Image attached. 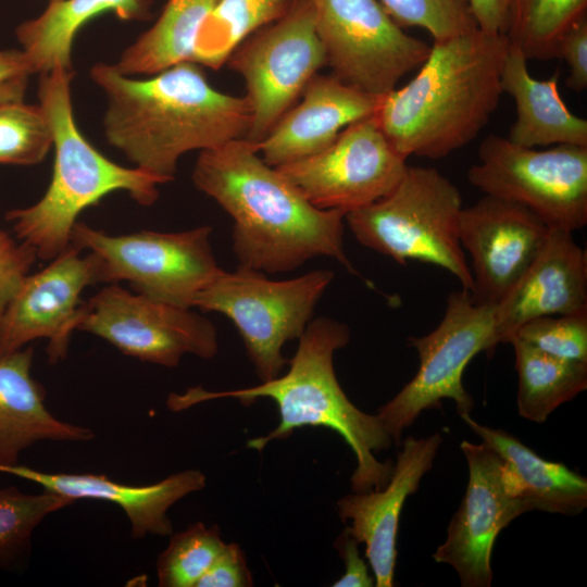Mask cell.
I'll return each mask as SVG.
<instances>
[{
    "label": "cell",
    "instance_id": "e575fe53",
    "mask_svg": "<svg viewBox=\"0 0 587 587\" xmlns=\"http://www.w3.org/2000/svg\"><path fill=\"white\" fill-rule=\"evenodd\" d=\"M36 259L34 249L0 229V326L12 298Z\"/></svg>",
    "mask_w": 587,
    "mask_h": 587
},
{
    "label": "cell",
    "instance_id": "ba28073f",
    "mask_svg": "<svg viewBox=\"0 0 587 587\" xmlns=\"http://www.w3.org/2000/svg\"><path fill=\"white\" fill-rule=\"evenodd\" d=\"M211 233L204 225L114 236L76 222L71 245L93 255L99 283L128 282L135 292L192 309L196 296L223 270L213 254Z\"/></svg>",
    "mask_w": 587,
    "mask_h": 587
},
{
    "label": "cell",
    "instance_id": "836d02e7",
    "mask_svg": "<svg viewBox=\"0 0 587 587\" xmlns=\"http://www.w3.org/2000/svg\"><path fill=\"white\" fill-rule=\"evenodd\" d=\"M514 337L549 355L587 363V313L537 317Z\"/></svg>",
    "mask_w": 587,
    "mask_h": 587
},
{
    "label": "cell",
    "instance_id": "ac0fdd59",
    "mask_svg": "<svg viewBox=\"0 0 587 587\" xmlns=\"http://www.w3.org/2000/svg\"><path fill=\"white\" fill-rule=\"evenodd\" d=\"M442 440L440 433L419 439L407 437L383 488L347 495L337 502L340 519L351 522L346 528L359 544L365 545L376 587L394 586L402 508L432 469Z\"/></svg>",
    "mask_w": 587,
    "mask_h": 587
},
{
    "label": "cell",
    "instance_id": "8d00e7d4",
    "mask_svg": "<svg viewBox=\"0 0 587 587\" xmlns=\"http://www.w3.org/2000/svg\"><path fill=\"white\" fill-rule=\"evenodd\" d=\"M252 585V574L242 549L237 544H226L196 587H249Z\"/></svg>",
    "mask_w": 587,
    "mask_h": 587
},
{
    "label": "cell",
    "instance_id": "2e32d148",
    "mask_svg": "<svg viewBox=\"0 0 587 587\" xmlns=\"http://www.w3.org/2000/svg\"><path fill=\"white\" fill-rule=\"evenodd\" d=\"M99 283L93 255L70 246L41 271L27 274L12 298L0 326V355L36 339L48 341L50 363L67 354L72 333L83 313L80 295Z\"/></svg>",
    "mask_w": 587,
    "mask_h": 587
},
{
    "label": "cell",
    "instance_id": "6da1fadb",
    "mask_svg": "<svg viewBox=\"0 0 587 587\" xmlns=\"http://www.w3.org/2000/svg\"><path fill=\"white\" fill-rule=\"evenodd\" d=\"M90 77L105 97L107 141L161 184L174 178L185 153L246 138L250 126L247 98L214 89L195 62L143 79L100 62Z\"/></svg>",
    "mask_w": 587,
    "mask_h": 587
},
{
    "label": "cell",
    "instance_id": "277c9868",
    "mask_svg": "<svg viewBox=\"0 0 587 587\" xmlns=\"http://www.w3.org/2000/svg\"><path fill=\"white\" fill-rule=\"evenodd\" d=\"M349 340L350 329L345 323L329 317L312 320L299 338L298 349L285 375L243 389L207 391L192 388L183 395L173 394L167 400L168 408L180 411L221 398H234L247 405L259 398L272 399L279 411L278 425L268 434L250 439L247 447L262 451L272 440L285 439L298 428L326 427L338 433L355 455L352 490L380 489L388 483L394 463L379 462L375 454L390 448L394 440L378 416L358 409L338 383L334 353Z\"/></svg>",
    "mask_w": 587,
    "mask_h": 587
},
{
    "label": "cell",
    "instance_id": "f1b7e54d",
    "mask_svg": "<svg viewBox=\"0 0 587 587\" xmlns=\"http://www.w3.org/2000/svg\"><path fill=\"white\" fill-rule=\"evenodd\" d=\"M587 0H514L505 36L527 61L555 58L563 34L586 15Z\"/></svg>",
    "mask_w": 587,
    "mask_h": 587
},
{
    "label": "cell",
    "instance_id": "3957f363",
    "mask_svg": "<svg viewBox=\"0 0 587 587\" xmlns=\"http://www.w3.org/2000/svg\"><path fill=\"white\" fill-rule=\"evenodd\" d=\"M509 48L478 28L434 40L417 74L383 96L378 124L405 159H440L474 140L497 110Z\"/></svg>",
    "mask_w": 587,
    "mask_h": 587
},
{
    "label": "cell",
    "instance_id": "52a82bcc",
    "mask_svg": "<svg viewBox=\"0 0 587 587\" xmlns=\"http://www.w3.org/2000/svg\"><path fill=\"white\" fill-rule=\"evenodd\" d=\"M334 278L314 270L286 280L239 265L222 270L195 298L192 308L227 316L236 326L262 382L277 377L287 363L284 345L299 339L312 321L316 303Z\"/></svg>",
    "mask_w": 587,
    "mask_h": 587
},
{
    "label": "cell",
    "instance_id": "9a60e30c",
    "mask_svg": "<svg viewBox=\"0 0 587 587\" xmlns=\"http://www.w3.org/2000/svg\"><path fill=\"white\" fill-rule=\"evenodd\" d=\"M460 448L469 466L467 486L448 526L447 538L433 559L450 565L462 587H489L491 552L499 533L530 509L505 489L502 459L494 449L466 440Z\"/></svg>",
    "mask_w": 587,
    "mask_h": 587
},
{
    "label": "cell",
    "instance_id": "5bb4252c",
    "mask_svg": "<svg viewBox=\"0 0 587 587\" xmlns=\"http://www.w3.org/2000/svg\"><path fill=\"white\" fill-rule=\"evenodd\" d=\"M405 161L374 114L347 126L324 150L276 168L314 207L347 214L391 191Z\"/></svg>",
    "mask_w": 587,
    "mask_h": 587
},
{
    "label": "cell",
    "instance_id": "44dd1931",
    "mask_svg": "<svg viewBox=\"0 0 587 587\" xmlns=\"http://www.w3.org/2000/svg\"><path fill=\"white\" fill-rule=\"evenodd\" d=\"M11 474L38 484L43 490L74 499H96L118 505L130 524L133 539L147 535L168 536L173 525L170 508L191 492L205 487L207 477L199 470H186L145 486L124 485L101 474L47 473L22 464L0 466Z\"/></svg>",
    "mask_w": 587,
    "mask_h": 587
},
{
    "label": "cell",
    "instance_id": "9c48e42d",
    "mask_svg": "<svg viewBox=\"0 0 587 587\" xmlns=\"http://www.w3.org/2000/svg\"><path fill=\"white\" fill-rule=\"evenodd\" d=\"M420 358L414 377L376 414L394 440L420 414L439 408L441 400L455 402L459 415L471 414L472 396L462 383L463 372L479 352L492 354L500 342L495 323V304L475 302L465 289L452 292L445 314L427 335L409 337Z\"/></svg>",
    "mask_w": 587,
    "mask_h": 587
},
{
    "label": "cell",
    "instance_id": "7402d4cb",
    "mask_svg": "<svg viewBox=\"0 0 587 587\" xmlns=\"http://www.w3.org/2000/svg\"><path fill=\"white\" fill-rule=\"evenodd\" d=\"M34 349L24 347L0 355V466L18 464L36 442L89 441L93 432L64 422L45 404V389L32 376Z\"/></svg>",
    "mask_w": 587,
    "mask_h": 587
},
{
    "label": "cell",
    "instance_id": "4316f807",
    "mask_svg": "<svg viewBox=\"0 0 587 587\" xmlns=\"http://www.w3.org/2000/svg\"><path fill=\"white\" fill-rule=\"evenodd\" d=\"M519 376L517 411L528 421L544 423L561 404L587 388V363L549 355L519 338L510 342Z\"/></svg>",
    "mask_w": 587,
    "mask_h": 587
},
{
    "label": "cell",
    "instance_id": "d4e9b609",
    "mask_svg": "<svg viewBox=\"0 0 587 587\" xmlns=\"http://www.w3.org/2000/svg\"><path fill=\"white\" fill-rule=\"evenodd\" d=\"M151 0H63L50 2L37 17L15 30L21 50L33 74L57 67L72 68V48L78 30L91 18L113 12L124 21H140L149 15Z\"/></svg>",
    "mask_w": 587,
    "mask_h": 587
},
{
    "label": "cell",
    "instance_id": "74e56055",
    "mask_svg": "<svg viewBox=\"0 0 587 587\" xmlns=\"http://www.w3.org/2000/svg\"><path fill=\"white\" fill-rule=\"evenodd\" d=\"M30 75L21 49H0V102L24 99Z\"/></svg>",
    "mask_w": 587,
    "mask_h": 587
},
{
    "label": "cell",
    "instance_id": "83f0119b",
    "mask_svg": "<svg viewBox=\"0 0 587 587\" xmlns=\"http://www.w3.org/2000/svg\"><path fill=\"white\" fill-rule=\"evenodd\" d=\"M295 0H217L202 23L192 62L220 68L249 36L283 17Z\"/></svg>",
    "mask_w": 587,
    "mask_h": 587
},
{
    "label": "cell",
    "instance_id": "30bf717a",
    "mask_svg": "<svg viewBox=\"0 0 587 587\" xmlns=\"http://www.w3.org/2000/svg\"><path fill=\"white\" fill-rule=\"evenodd\" d=\"M467 180L485 195L524 205L550 228L574 232L587 224V147L537 150L490 134Z\"/></svg>",
    "mask_w": 587,
    "mask_h": 587
},
{
    "label": "cell",
    "instance_id": "ffe728a7",
    "mask_svg": "<svg viewBox=\"0 0 587 587\" xmlns=\"http://www.w3.org/2000/svg\"><path fill=\"white\" fill-rule=\"evenodd\" d=\"M292 105L258 145L271 166L313 155L329 145L350 124L374 115L383 96L365 92L335 75H314Z\"/></svg>",
    "mask_w": 587,
    "mask_h": 587
},
{
    "label": "cell",
    "instance_id": "f35d334b",
    "mask_svg": "<svg viewBox=\"0 0 587 587\" xmlns=\"http://www.w3.org/2000/svg\"><path fill=\"white\" fill-rule=\"evenodd\" d=\"M360 544L347 528L336 539L335 546L345 562V573L333 587H372L375 586L374 576H371L364 559L360 555Z\"/></svg>",
    "mask_w": 587,
    "mask_h": 587
},
{
    "label": "cell",
    "instance_id": "484cf974",
    "mask_svg": "<svg viewBox=\"0 0 587 587\" xmlns=\"http://www.w3.org/2000/svg\"><path fill=\"white\" fill-rule=\"evenodd\" d=\"M217 0H167L159 18L124 49L115 67L123 74L153 75L192 62L198 32Z\"/></svg>",
    "mask_w": 587,
    "mask_h": 587
},
{
    "label": "cell",
    "instance_id": "7c38bea8",
    "mask_svg": "<svg viewBox=\"0 0 587 587\" xmlns=\"http://www.w3.org/2000/svg\"><path fill=\"white\" fill-rule=\"evenodd\" d=\"M326 65L340 80L384 96L426 60L430 46L408 35L378 0H310Z\"/></svg>",
    "mask_w": 587,
    "mask_h": 587
},
{
    "label": "cell",
    "instance_id": "8992f818",
    "mask_svg": "<svg viewBox=\"0 0 587 587\" xmlns=\"http://www.w3.org/2000/svg\"><path fill=\"white\" fill-rule=\"evenodd\" d=\"M462 209L458 187L437 168L407 165L391 191L348 212L345 220L362 246L399 264H435L472 292L473 277L459 239Z\"/></svg>",
    "mask_w": 587,
    "mask_h": 587
},
{
    "label": "cell",
    "instance_id": "7a4b0ae2",
    "mask_svg": "<svg viewBox=\"0 0 587 587\" xmlns=\"http://www.w3.org/2000/svg\"><path fill=\"white\" fill-rule=\"evenodd\" d=\"M191 178L233 218L239 265L275 274L329 257L357 274L344 248L346 214L311 204L257 143L239 138L200 151Z\"/></svg>",
    "mask_w": 587,
    "mask_h": 587
},
{
    "label": "cell",
    "instance_id": "d6986e66",
    "mask_svg": "<svg viewBox=\"0 0 587 587\" xmlns=\"http://www.w3.org/2000/svg\"><path fill=\"white\" fill-rule=\"evenodd\" d=\"M580 313H587V253L573 232L550 228L539 253L495 304L499 340L509 344L530 320Z\"/></svg>",
    "mask_w": 587,
    "mask_h": 587
},
{
    "label": "cell",
    "instance_id": "cb8c5ba5",
    "mask_svg": "<svg viewBox=\"0 0 587 587\" xmlns=\"http://www.w3.org/2000/svg\"><path fill=\"white\" fill-rule=\"evenodd\" d=\"M559 71L548 79L534 78L520 49L509 43L501 73V90L515 102L516 120L508 139L538 146L574 145L587 147V121L573 114L559 89Z\"/></svg>",
    "mask_w": 587,
    "mask_h": 587
},
{
    "label": "cell",
    "instance_id": "5b68a950",
    "mask_svg": "<svg viewBox=\"0 0 587 587\" xmlns=\"http://www.w3.org/2000/svg\"><path fill=\"white\" fill-rule=\"evenodd\" d=\"M38 104L52 134L53 173L43 196L34 204L5 213L15 237L51 261L71 246L77 217L113 191H126L148 207L161 183L136 167H125L100 153L77 127L71 96L73 71L57 67L39 75Z\"/></svg>",
    "mask_w": 587,
    "mask_h": 587
},
{
    "label": "cell",
    "instance_id": "d590c367",
    "mask_svg": "<svg viewBox=\"0 0 587 587\" xmlns=\"http://www.w3.org/2000/svg\"><path fill=\"white\" fill-rule=\"evenodd\" d=\"M555 58H562L569 65L566 85L576 92L587 88V20H577L561 37Z\"/></svg>",
    "mask_w": 587,
    "mask_h": 587
},
{
    "label": "cell",
    "instance_id": "e0dca14e",
    "mask_svg": "<svg viewBox=\"0 0 587 587\" xmlns=\"http://www.w3.org/2000/svg\"><path fill=\"white\" fill-rule=\"evenodd\" d=\"M550 227L530 210L485 195L463 207L459 239L471 258L473 300L497 304L541 250Z\"/></svg>",
    "mask_w": 587,
    "mask_h": 587
},
{
    "label": "cell",
    "instance_id": "8fae6325",
    "mask_svg": "<svg viewBox=\"0 0 587 587\" xmlns=\"http://www.w3.org/2000/svg\"><path fill=\"white\" fill-rule=\"evenodd\" d=\"M226 63L245 80L251 109L246 139L259 143L326 65L311 1L295 0L283 17L245 39Z\"/></svg>",
    "mask_w": 587,
    "mask_h": 587
},
{
    "label": "cell",
    "instance_id": "4dcf8cb0",
    "mask_svg": "<svg viewBox=\"0 0 587 587\" xmlns=\"http://www.w3.org/2000/svg\"><path fill=\"white\" fill-rule=\"evenodd\" d=\"M217 525L198 522L172 535L157 560L161 587H196L225 547Z\"/></svg>",
    "mask_w": 587,
    "mask_h": 587
},
{
    "label": "cell",
    "instance_id": "4fadbf2b",
    "mask_svg": "<svg viewBox=\"0 0 587 587\" xmlns=\"http://www.w3.org/2000/svg\"><path fill=\"white\" fill-rule=\"evenodd\" d=\"M77 330L104 339L125 355L166 367L185 354L216 355L217 332L207 317L108 284L84 301Z\"/></svg>",
    "mask_w": 587,
    "mask_h": 587
},
{
    "label": "cell",
    "instance_id": "1f68e13d",
    "mask_svg": "<svg viewBox=\"0 0 587 587\" xmlns=\"http://www.w3.org/2000/svg\"><path fill=\"white\" fill-rule=\"evenodd\" d=\"M51 149V129L38 103L0 102V164L35 165Z\"/></svg>",
    "mask_w": 587,
    "mask_h": 587
},
{
    "label": "cell",
    "instance_id": "603a6c76",
    "mask_svg": "<svg viewBox=\"0 0 587 587\" xmlns=\"http://www.w3.org/2000/svg\"><path fill=\"white\" fill-rule=\"evenodd\" d=\"M460 417L500 455L505 489L530 511L576 515L587 507L586 477L563 463L542 459L503 429L482 425L467 413Z\"/></svg>",
    "mask_w": 587,
    "mask_h": 587
},
{
    "label": "cell",
    "instance_id": "ab89813d",
    "mask_svg": "<svg viewBox=\"0 0 587 587\" xmlns=\"http://www.w3.org/2000/svg\"><path fill=\"white\" fill-rule=\"evenodd\" d=\"M514 0H466L479 30L505 35Z\"/></svg>",
    "mask_w": 587,
    "mask_h": 587
},
{
    "label": "cell",
    "instance_id": "f546056e",
    "mask_svg": "<svg viewBox=\"0 0 587 587\" xmlns=\"http://www.w3.org/2000/svg\"><path fill=\"white\" fill-rule=\"evenodd\" d=\"M75 502L48 490L28 494L15 486L0 488V570L18 565L27 557L32 536L45 517Z\"/></svg>",
    "mask_w": 587,
    "mask_h": 587
},
{
    "label": "cell",
    "instance_id": "60d3db41",
    "mask_svg": "<svg viewBox=\"0 0 587 587\" xmlns=\"http://www.w3.org/2000/svg\"><path fill=\"white\" fill-rule=\"evenodd\" d=\"M50 2H59V1H63V0H49Z\"/></svg>",
    "mask_w": 587,
    "mask_h": 587
},
{
    "label": "cell",
    "instance_id": "d6a6232c",
    "mask_svg": "<svg viewBox=\"0 0 587 587\" xmlns=\"http://www.w3.org/2000/svg\"><path fill=\"white\" fill-rule=\"evenodd\" d=\"M400 26L426 29L434 40H444L476 29L466 0H378Z\"/></svg>",
    "mask_w": 587,
    "mask_h": 587
}]
</instances>
